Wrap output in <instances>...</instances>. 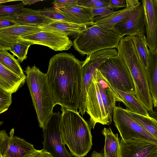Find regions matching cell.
<instances>
[{
    "label": "cell",
    "mask_w": 157,
    "mask_h": 157,
    "mask_svg": "<svg viewBox=\"0 0 157 157\" xmlns=\"http://www.w3.org/2000/svg\"><path fill=\"white\" fill-rule=\"evenodd\" d=\"M98 69L113 88L135 96L136 89L130 72L117 55L106 60Z\"/></svg>",
    "instance_id": "8992f818"
},
{
    "label": "cell",
    "mask_w": 157,
    "mask_h": 157,
    "mask_svg": "<svg viewBox=\"0 0 157 157\" xmlns=\"http://www.w3.org/2000/svg\"><path fill=\"white\" fill-rule=\"evenodd\" d=\"M0 157H3L1 155H0Z\"/></svg>",
    "instance_id": "ee69618b"
},
{
    "label": "cell",
    "mask_w": 157,
    "mask_h": 157,
    "mask_svg": "<svg viewBox=\"0 0 157 157\" xmlns=\"http://www.w3.org/2000/svg\"><path fill=\"white\" fill-rule=\"evenodd\" d=\"M113 89L121 102L126 106V109L141 115L150 116L147 111L135 95L115 88Z\"/></svg>",
    "instance_id": "cb8c5ba5"
},
{
    "label": "cell",
    "mask_w": 157,
    "mask_h": 157,
    "mask_svg": "<svg viewBox=\"0 0 157 157\" xmlns=\"http://www.w3.org/2000/svg\"><path fill=\"white\" fill-rule=\"evenodd\" d=\"M152 54L151 62L146 70L153 105L157 108V48Z\"/></svg>",
    "instance_id": "484cf974"
},
{
    "label": "cell",
    "mask_w": 157,
    "mask_h": 157,
    "mask_svg": "<svg viewBox=\"0 0 157 157\" xmlns=\"http://www.w3.org/2000/svg\"><path fill=\"white\" fill-rule=\"evenodd\" d=\"M94 21L105 18L115 12L110 6L90 9Z\"/></svg>",
    "instance_id": "4dcf8cb0"
},
{
    "label": "cell",
    "mask_w": 157,
    "mask_h": 157,
    "mask_svg": "<svg viewBox=\"0 0 157 157\" xmlns=\"http://www.w3.org/2000/svg\"><path fill=\"white\" fill-rule=\"evenodd\" d=\"M62 114L53 113L43 128V149L53 157H73L66 149L61 130Z\"/></svg>",
    "instance_id": "ba28073f"
},
{
    "label": "cell",
    "mask_w": 157,
    "mask_h": 157,
    "mask_svg": "<svg viewBox=\"0 0 157 157\" xmlns=\"http://www.w3.org/2000/svg\"><path fill=\"white\" fill-rule=\"evenodd\" d=\"M9 136L4 130L0 131V155L3 157H26L36 150L33 144L17 136Z\"/></svg>",
    "instance_id": "7c38bea8"
},
{
    "label": "cell",
    "mask_w": 157,
    "mask_h": 157,
    "mask_svg": "<svg viewBox=\"0 0 157 157\" xmlns=\"http://www.w3.org/2000/svg\"><path fill=\"white\" fill-rule=\"evenodd\" d=\"M146 40L150 52L157 48V0H142Z\"/></svg>",
    "instance_id": "9a60e30c"
},
{
    "label": "cell",
    "mask_w": 157,
    "mask_h": 157,
    "mask_svg": "<svg viewBox=\"0 0 157 157\" xmlns=\"http://www.w3.org/2000/svg\"><path fill=\"white\" fill-rule=\"evenodd\" d=\"M94 76L87 94L86 112L90 117L89 123L91 128H94L97 123L109 125L98 86Z\"/></svg>",
    "instance_id": "8fae6325"
},
{
    "label": "cell",
    "mask_w": 157,
    "mask_h": 157,
    "mask_svg": "<svg viewBox=\"0 0 157 157\" xmlns=\"http://www.w3.org/2000/svg\"><path fill=\"white\" fill-rule=\"evenodd\" d=\"M25 5L22 3L16 5L6 6L0 5V16L12 14L22 11Z\"/></svg>",
    "instance_id": "d6a6232c"
},
{
    "label": "cell",
    "mask_w": 157,
    "mask_h": 157,
    "mask_svg": "<svg viewBox=\"0 0 157 157\" xmlns=\"http://www.w3.org/2000/svg\"><path fill=\"white\" fill-rule=\"evenodd\" d=\"M149 115L150 117H153L157 121V108H156L152 113L150 114Z\"/></svg>",
    "instance_id": "60d3db41"
},
{
    "label": "cell",
    "mask_w": 157,
    "mask_h": 157,
    "mask_svg": "<svg viewBox=\"0 0 157 157\" xmlns=\"http://www.w3.org/2000/svg\"><path fill=\"white\" fill-rule=\"evenodd\" d=\"M128 111L134 120L157 140V120L150 116H145Z\"/></svg>",
    "instance_id": "f1b7e54d"
},
{
    "label": "cell",
    "mask_w": 157,
    "mask_h": 157,
    "mask_svg": "<svg viewBox=\"0 0 157 157\" xmlns=\"http://www.w3.org/2000/svg\"><path fill=\"white\" fill-rule=\"evenodd\" d=\"M41 30L39 27L20 25L0 29V50L20 38Z\"/></svg>",
    "instance_id": "e0dca14e"
},
{
    "label": "cell",
    "mask_w": 157,
    "mask_h": 157,
    "mask_svg": "<svg viewBox=\"0 0 157 157\" xmlns=\"http://www.w3.org/2000/svg\"><path fill=\"white\" fill-rule=\"evenodd\" d=\"M113 120L122 139L144 140L157 142L153 136L134 120L126 109L116 106Z\"/></svg>",
    "instance_id": "9c48e42d"
},
{
    "label": "cell",
    "mask_w": 157,
    "mask_h": 157,
    "mask_svg": "<svg viewBox=\"0 0 157 157\" xmlns=\"http://www.w3.org/2000/svg\"><path fill=\"white\" fill-rule=\"evenodd\" d=\"M19 39L32 44L45 46L56 51L68 50L73 45L67 34L49 31L42 30Z\"/></svg>",
    "instance_id": "30bf717a"
},
{
    "label": "cell",
    "mask_w": 157,
    "mask_h": 157,
    "mask_svg": "<svg viewBox=\"0 0 157 157\" xmlns=\"http://www.w3.org/2000/svg\"><path fill=\"white\" fill-rule=\"evenodd\" d=\"M0 63L19 77H26L18 60L7 51L0 50Z\"/></svg>",
    "instance_id": "4316f807"
},
{
    "label": "cell",
    "mask_w": 157,
    "mask_h": 157,
    "mask_svg": "<svg viewBox=\"0 0 157 157\" xmlns=\"http://www.w3.org/2000/svg\"><path fill=\"white\" fill-rule=\"evenodd\" d=\"M118 51L114 48L99 51L87 56L81 66V93L78 106L79 112L83 116L86 112V101L88 89L96 70L109 58L117 56Z\"/></svg>",
    "instance_id": "52a82bcc"
},
{
    "label": "cell",
    "mask_w": 157,
    "mask_h": 157,
    "mask_svg": "<svg viewBox=\"0 0 157 157\" xmlns=\"http://www.w3.org/2000/svg\"><path fill=\"white\" fill-rule=\"evenodd\" d=\"M78 0H55L52 3L53 6L58 8L63 6H73L78 5Z\"/></svg>",
    "instance_id": "e575fe53"
},
{
    "label": "cell",
    "mask_w": 157,
    "mask_h": 157,
    "mask_svg": "<svg viewBox=\"0 0 157 157\" xmlns=\"http://www.w3.org/2000/svg\"><path fill=\"white\" fill-rule=\"evenodd\" d=\"M121 38L113 30L92 25L78 33L73 44L80 54L88 56L102 50L117 48Z\"/></svg>",
    "instance_id": "5b68a950"
},
{
    "label": "cell",
    "mask_w": 157,
    "mask_h": 157,
    "mask_svg": "<svg viewBox=\"0 0 157 157\" xmlns=\"http://www.w3.org/2000/svg\"><path fill=\"white\" fill-rule=\"evenodd\" d=\"M95 78L104 106L107 120L110 124L116 101L121 102L114 89L102 76L98 69L96 70Z\"/></svg>",
    "instance_id": "2e32d148"
},
{
    "label": "cell",
    "mask_w": 157,
    "mask_h": 157,
    "mask_svg": "<svg viewBox=\"0 0 157 157\" xmlns=\"http://www.w3.org/2000/svg\"><path fill=\"white\" fill-rule=\"evenodd\" d=\"M56 8L65 15L73 23L88 26L94 25V18L93 17L90 8L78 4Z\"/></svg>",
    "instance_id": "d6986e66"
},
{
    "label": "cell",
    "mask_w": 157,
    "mask_h": 157,
    "mask_svg": "<svg viewBox=\"0 0 157 157\" xmlns=\"http://www.w3.org/2000/svg\"><path fill=\"white\" fill-rule=\"evenodd\" d=\"M3 16L14 21L18 25L38 27L58 21L40 14L36 10L25 8L21 12Z\"/></svg>",
    "instance_id": "ac0fdd59"
},
{
    "label": "cell",
    "mask_w": 157,
    "mask_h": 157,
    "mask_svg": "<svg viewBox=\"0 0 157 157\" xmlns=\"http://www.w3.org/2000/svg\"><path fill=\"white\" fill-rule=\"evenodd\" d=\"M40 0H22V3L25 5H31L38 2L41 1Z\"/></svg>",
    "instance_id": "f35d334b"
},
{
    "label": "cell",
    "mask_w": 157,
    "mask_h": 157,
    "mask_svg": "<svg viewBox=\"0 0 157 157\" xmlns=\"http://www.w3.org/2000/svg\"><path fill=\"white\" fill-rule=\"evenodd\" d=\"M137 6L126 7L122 10L115 11L105 18L95 21L93 25L107 30H113L116 24L128 17Z\"/></svg>",
    "instance_id": "7402d4cb"
},
{
    "label": "cell",
    "mask_w": 157,
    "mask_h": 157,
    "mask_svg": "<svg viewBox=\"0 0 157 157\" xmlns=\"http://www.w3.org/2000/svg\"><path fill=\"white\" fill-rule=\"evenodd\" d=\"M113 30L122 37L125 35H145L146 29L142 2L134 9L128 17L116 24Z\"/></svg>",
    "instance_id": "4fadbf2b"
},
{
    "label": "cell",
    "mask_w": 157,
    "mask_h": 157,
    "mask_svg": "<svg viewBox=\"0 0 157 157\" xmlns=\"http://www.w3.org/2000/svg\"><path fill=\"white\" fill-rule=\"evenodd\" d=\"M78 4L90 9L109 6V3L107 0H78Z\"/></svg>",
    "instance_id": "836d02e7"
},
{
    "label": "cell",
    "mask_w": 157,
    "mask_h": 157,
    "mask_svg": "<svg viewBox=\"0 0 157 157\" xmlns=\"http://www.w3.org/2000/svg\"><path fill=\"white\" fill-rule=\"evenodd\" d=\"M18 25L14 21L4 16H0V29L9 28Z\"/></svg>",
    "instance_id": "d590c367"
},
{
    "label": "cell",
    "mask_w": 157,
    "mask_h": 157,
    "mask_svg": "<svg viewBox=\"0 0 157 157\" xmlns=\"http://www.w3.org/2000/svg\"><path fill=\"white\" fill-rule=\"evenodd\" d=\"M26 77H19L0 63V88L5 91L16 92L24 85Z\"/></svg>",
    "instance_id": "ffe728a7"
},
{
    "label": "cell",
    "mask_w": 157,
    "mask_h": 157,
    "mask_svg": "<svg viewBox=\"0 0 157 157\" xmlns=\"http://www.w3.org/2000/svg\"><path fill=\"white\" fill-rule=\"evenodd\" d=\"M109 4V6L112 9L117 10L120 8L126 7L127 4L125 0H107Z\"/></svg>",
    "instance_id": "8d00e7d4"
},
{
    "label": "cell",
    "mask_w": 157,
    "mask_h": 157,
    "mask_svg": "<svg viewBox=\"0 0 157 157\" xmlns=\"http://www.w3.org/2000/svg\"><path fill=\"white\" fill-rule=\"evenodd\" d=\"M13 1L12 0H0V3L1 4L2 3H4L7 2H9L12 1Z\"/></svg>",
    "instance_id": "7bdbcfd3"
},
{
    "label": "cell",
    "mask_w": 157,
    "mask_h": 157,
    "mask_svg": "<svg viewBox=\"0 0 157 157\" xmlns=\"http://www.w3.org/2000/svg\"><path fill=\"white\" fill-rule=\"evenodd\" d=\"M26 81L36 111L39 126L43 128L52 114L56 105L46 74L35 65L25 71Z\"/></svg>",
    "instance_id": "277c9868"
},
{
    "label": "cell",
    "mask_w": 157,
    "mask_h": 157,
    "mask_svg": "<svg viewBox=\"0 0 157 157\" xmlns=\"http://www.w3.org/2000/svg\"><path fill=\"white\" fill-rule=\"evenodd\" d=\"M71 53L61 52L50 59L46 75L56 105L78 108L81 93V66Z\"/></svg>",
    "instance_id": "6da1fadb"
},
{
    "label": "cell",
    "mask_w": 157,
    "mask_h": 157,
    "mask_svg": "<svg viewBox=\"0 0 157 157\" xmlns=\"http://www.w3.org/2000/svg\"><path fill=\"white\" fill-rule=\"evenodd\" d=\"M32 44L21 39L11 43L6 46L3 49L9 51L17 58V60L22 62L27 58L28 51Z\"/></svg>",
    "instance_id": "83f0119b"
},
{
    "label": "cell",
    "mask_w": 157,
    "mask_h": 157,
    "mask_svg": "<svg viewBox=\"0 0 157 157\" xmlns=\"http://www.w3.org/2000/svg\"><path fill=\"white\" fill-rule=\"evenodd\" d=\"M137 55L145 69L152 60V54L148 48L146 37L144 35L131 36Z\"/></svg>",
    "instance_id": "d4e9b609"
},
{
    "label": "cell",
    "mask_w": 157,
    "mask_h": 157,
    "mask_svg": "<svg viewBox=\"0 0 157 157\" xmlns=\"http://www.w3.org/2000/svg\"><path fill=\"white\" fill-rule=\"evenodd\" d=\"M157 150V142L136 139H121L119 157H148Z\"/></svg>",
    "instance_id": "5bb4252c"
},
{
    "label": "cell",
    "mask_w": 157,
    "mask_h": 157,
    "mask_svg": "<svg viewBox=\"0 0 157 157\" xmlns=\"http://www.w3.org/2000/svg\"><path fill=\"white\" fill-rule=\"evenodd\" d=\"M12 93L0 88V113L6 111L12 102Z\"/></svg>",
    "instance_id": "1f68e13d"
},
{
    "label": "cell",
    "mask_w": 157,
    "mask_h": 157,
    "mask_svg": "<svg viewBox=\"0 0 157 157\" xmlns=\"http://www.w3.org/2000/svg\"><path fill=\"white\" fill-rule=\"evenodd\" d=\"M101 133L105 138L103 153L105 157H119L120 141L118 134H114L110 127L104 128Z\"/></svg>",
    "instance_id": "603a6c76"
},
{
    "label": "cell",
    "mask_w": 157,
    "mask_h": 157,
    "mask_svg": "<svg viewBox=\"0 0 157 157\" xmlns=\"http://www.w3.org/2000/svg\"><path fill=\"white\" fill-rule=\"evenodd\" d=\"M117 56L128 67L135 86V96L150 114L154 112L153 104L146 71L136 52L131 36L121 38L117 46Z\"/></svg>",
    "instance_id": "3957f363"
},
{
    "label": "cell",
    "mask_w": 157,
    "mask_h": 157,
    "mask_svg": "<svg viewBox=\"0 0 157 157\" xmlns=\"http://www.w3.org/2000/svg\"><path fill=\"white\" fill-rule=\"evenodd\" d=\"M88 26H89L70 22L57 21L39 27L42 30L51 31L70 35L78 34Z\"/></svg>",
    "instance_id": "44dd1931"
},
{
    "label": "cell",
    "mask_w": 157,
    "mask_h": 157,
    "mask_svg": "<svg viewBox=\"0 0 157 157\" xmlns=\"http://www.w3.org/2000/svg\"><path fill=\"white\" fill-rule=\"evenodd\" d=\"M26 157H53L50 153L43 149L41 150H36Z\"/></svg>",
    "instance_id": "74e56055"
},
{
    "label": "cell",
    "mask_w": 157,
    "mask_h": 157,
    "mask_svg": "<svg viewBox=\"0 0 157 157\" xmlns=\"http://www.w3.org/2000/svg\"><path fill=\"white\" fill-rule=\"evenodd\" d=\"M61 130L63 142L72 155L84 157L90 150L92 136L90 125L77 110L61 107Z\"/></svg>",
    "instance_id": "7a4b0ae2"
},
{
    "label": "cell",
    "mask_w": 157,
    "mask_h": 157,
    "mask_svg": "<svg viewBox=\"0 0 157 157\" xmlns=\"http://www.w3.org/2000/svg\"><path fill=\"white\" fill-rule=\"evenodd\" d=\"M148 157H157V150L151 153Z\"/></svg>",
    "instance_id": "b9f144b4"
},
{
    "label": "cell",
    "mask_w": 157,
    "mask_h": 157,
    "mask_svg": "<svg viewBox=\"0 0 157 157\" xmlns=\"http://www.w3.org/2000/svg\"><path fill=\"white\" fill-rule=\"evenodd\" d=\"M91 157H105L103 154L99 153L94 150L91 154Z\"/></svg>",
    "instance_id": "ab89813d"
},
{
    "label": "cell",
    "mask_w": 157,
    "mask_h": 157,
    "mask_svg": "<svg viewBox=\"0 0 157 157\" xmlns=\"http://www.w3.org/2000/svg\"><path fill=\"white\" fill-rule=\"evenodd\" d=\"M36 11L40 14L55 21L72 22L65 15L53 6L44 7L43 9H39Z\"/></svg>",
    "instance_id": "f546056e"
}]
</instances>
